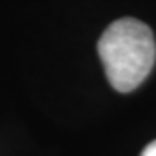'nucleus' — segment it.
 I'll use <instances>...</instances> for the list:
<instances>
[{
  "mask_svg": "<svg viewBox=\"0 0 156 156\" xmlns=\"http://www.w3.org/2000/svg\"><path fill=\"white\" fill-rule=\"evenodd\" d=\"M99 57L118 92H132L144 82L156 61V42L147 24L134 17L111 23L101 35Z\"/></svg>",
  "mask_w": 156,
  "mask_h": 156,
  "instance_id": "f257e3e1",
  "label": "nucleus"
},
{
  "mask_svg": "<svg viewBox=\"0 0 156 156\" xmlns=\"http://www.w3.org/2000/svg\"><path fill=\"white\" fill-rule=\"evenodd\" d=\"M140 156H156V140H153L146 146L144 151L140 153Z\"/></svg>",
  "mask_w": 156,
  "mask_h": 156,
  "instance_id": "f03ea898",
  "label": "nucleus"
}]
</instances>
